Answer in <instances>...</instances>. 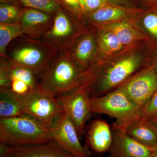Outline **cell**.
I'll use <instances>...</instances> for the list:
<instances>
[{"label": "cell", "instance_id": "cell-1", "mask_svg": "<svg viewBox=\"0 0 157 157\" xmlns=\"http://www.w3.org/2000/svg\"><path fill=\"white\" fill-rule=\"evenodd\" d=\"M89 70L82 71L70 59L68 53L59 54L38 77L39 86L57 97L84 85Z\"/></svg>", "mask_w": 157, "mask_h": 157}, {"label": "cell", "instance_id": "cell-2", "mask_svg": "<svg viewBox=\"0 0 157 157\" xmlns=\"http://www.w3.org/2000/svg\"><path fill=\"white\" fill-rule=\"evenodd\" d=\"M52 140L50 128L31 116L21 114L0 118V144L20 146Z\"/></svg>", "mask_w": 157, "mask_h": 157}, {"label": "cell", "instance_id": "cell-3", "mask_svg": "<svg viewBox=\"0 0 157 157\" xmlns=\"http://www.w3.org/2000/svg\"><path fill=\"white\" fill-rule=\"evenodd\" d=\"M58 54L42 39L24 36L9 44L6 58L12 63L31 70L38 77Z\"/></svg>", "mask_w": 157, "mask_h": 157}, {"label": "cell", "instance_id": "cell-4", "mask_svg": "<svg viewBox=\"0 0 157 157\" xmlns=\"http://www.w3.org/2000/svg\"><path fill=\"white\" fill-rule=\"evenodd\" d=\"M92 113H103L114 118L113 128L124 130L142 118L141 108L129 98L121 87L110 92L91 98Z\"/></svg>", "mask_w": 157, "mask_h": 157}, {"label": "cell", "instance_id": "cell-5", "mask_svg": "<svg viewBox=\"0 0 157 157\" xmlns=\"http://www.w3.org/2000/svg\"><path fill=\"white\" fill-rule=\"evenodd\" d=\"M81 18L61 6L54 15L52 25L42 39L59 54L68 53L84 33L79 23Z\"/></svg>", "mask_w": 157, "mask_h": 157}, {"label": "cell", "instance_id": "cell-6", "mask_svg": "<svg viewBox=\"0 0 157 157\" xmlns=\"http://www.w3.org/2000/svg\"><path fill=\"white\" fill-rule=\"evenodd\" d=\"M17 96L22 114L33 117L48 128L64 113L56 97L40 86L25 95Z\"/></svg>", "mask_w": 157, "mask_h": 157}, {"label": "cell", "instance_id": "cell-7", "mask_svg": "<svg viewBox=\"0 0 157 157\" xmlns=\"http://www.w3.org/2000/svg\"><path fill=\"white\" fill-rule=\"evenodd\" d=\"M39 86L38 77L31 70L0 57V88L9 89L16 95L22 96Z\"/></svg>", "mask_w": 157, "mask_h": 157}, {"label": "cell", "instance_id": "cell-8", "mask_svg": "<svg viewBox=\"0 0 157 157\" xmlns=\"http://www.w3.org/2000/svg\"><path fill=\"white\" fill-rule=\"evenodd\" d=\"M57 98L64 112L75 125L78 135H82L86 124L92 113L91 98L87 87L82 86Z\"/></svg>", "mask_w": 157, "mask_h": 157}, {"label": "cell", "instance_id": "cell-9", "mask_svg": "<svg viewBox=\"0 0 157 157\" xmlns=\"http://www.w3.org/2000/svg\"><path fill=\"white\" fill-rule=\"evenodd\" d=\"M49 128L54 141L65 151L74 157H90L88 147L82 145L75 125L65 113Z\"/></svg>", "mask_w": 157, "mask_h": 157}, {"label": "cell", "instance_id": "cell-10", "mask_svg": "<svg viewBox=\"0 0 157 157\" xmlns=\"http://www.w3.org/2000/svg\"><path fill=\"white\" fill-rule=\"evenodd\" d=\"M120 87L142 108L157 92V73L154 69H148L132 77Z\"/></svg>", "mask_w": 157, "mask_h": 157}, {"label": "cell", "instance_id": "cell-11", "mask_svg": "<svg viewBox=\"0 0 157 157\" xmlns=\"http://www.w3.org/2000/svg\"><path fill=\"white\" fill-rule=\"evenodd\" d=\"M0 157H74L52 140L48 143L20 146L0 144Z\"/></svg>", "mask_w": 157, "mask_h": 157}, {"label": "cell", "instance_id": "cell-12", "mask_svg": "<svg viewBox=\"0 0 157 157\" xmlns=\"http://www.w3.org/2000/svg\"><path fill=\"white\" fill-rule=\"evenodd\" d=\"M98 53L97 35L92 32L82 34L68 52L73 63L84 72L92 69L91 65Z\"/></svg>", "mask_w": 157, "mask_h": 157}, {"label": "cell", "instance_id": "cell-13", "mask_svg": "<svg viewBox=\"0 0 157 157\" xmlns=\"http://www.w3.org/2000/svg\"><path fill=\"white\" fill-rule=\"evenodd\" d=\"M54 15L39 9L25 8L19 22L24 35L32 39H42L52 25Z\"/></svg>", "mask_w": 157, "mask_h": 157}, {"label": "cell", "instance_id": "cell-14", "mask_svg": "<svg viewBox=\"0 0 157 157\" xmlns=\"http://www.w3.org/2000/svg\"><path fill=\"white\" fill-rule=\"evenodd\" d=\"M109 157H150L152 151L129 136L123 130L113 128Z\"/></svg>", "mask_w": 157, "mask_h": 157}, {"label": "cell", "instance_id": "cell-15", "mask_svg": "<svg viewBox=\"0 0 157 157\" xmlns=\"http://www.w3.org/2000/svg\"><path fill=\"white\" fill-rule=\"evenodd\" d=\"M88 145L94 151L101 153L109 151L113 142V133L109 125L104 121H93L88 131Z\"/></svg>", "mask_w": 157, "mask_h": 157}, {"label": "cell", "instance_id": "cell-16", "mask_svg": "<svg viewBox=\"0 0 157 157\" xmlns=\"http://www.w3.org/2000/svg\"><path fill=\"white\" fill-rule=\"evenodd\" d=\"M123 131L136 141L151 149L156 143L157 129L145 118L134 122Z\"/></svg>", "mask_w": 157, "mask_h": 157}, {"label": "cell", "instance_id": "cell-17", "mask_svg": "<svg viewBox=\"0 0 157 157\" xmlns=\"http://www.w3.org/2000/svg\"><path fill=\"white\" fill-rule=\"evenodd\" d=\"M96 29L109 31L115 34L124 45H131L142 39V35L128 23L118 21L95 26Z\"/></svg>", "mask_w": 157, "mask_h": 157}, {"label": "cell", "instance_id": "cell-18", "mask_svg": "<svg viewBox=\"0 0 157 157\" xmlns=\"http://www.w3.org/2000/svg\"><path fill=\"white\" fill-rule=\"evenodd\" d=\"M132 11V10L123 7L109 6L84 14V17L95 26L98 25L122 19L130 14Z\"/></svg>", "mask_w": 157, "mask_h": 157}, {"label": "cell", "instance_id": "cell-19", "mask_svg": "<svg viewBox=\"0 0 157 157\" xmlns=\"http://www.w3.org/2000/svg\"><path fill=\"white\" fill-rule=\"evenodd\" d=\"M18 96L9 89L0 88V118L21 115Z\"/></svg>", "mask_w": 157, "mask_h": 157}, {"label": "cell", "instance_id": "cell-20", "mask_svg": "<svg viewBox=\"0 0 157 157\" xmlns=\"http://www.w3.org/2000/svg\"><path fill=\"white\" fill-rule=\"evenodd\" d=\"M97 29L98 53L103 55H109L119 51L123 48L124 45L113 33L104 30Z\"/></svg>", "mask_w": 157, "mask_h": 157}, {"label": "cell", "instance_id": "cell-21", "mask_svg": "<svg viewBox=\"0 0 157 157\" xmlns=\"http://www.w3.org/2000/svg\"><path fill=\"white\" fill-rule=\"evenodd\" d=\"M19 23H0V57L6 58L9 44L17 37L24 36Z\"/></svg>", "mask_w": 157, "mask_h": 157}, {"label": "cell", "instance_id": "cell-22", "mask_svg": "<svg viewBox=\"0 0 157 157\" xmlns=\"http://www.w3.org/2000/svg\"><path fill=\"white\" fill-rule=\"evenodd\" d=\"M25 7L18 2H0V23H16L19 22Z\"/></svg>", "mask_w": 157, "mask_h": 157}, {"label": "cell", "instance_id": "cell-23", "mask_svg": "<svg viewBox=\"0 0 157 157\" xmlns=\"http://www.w3.org/2000/svg\"><path fill=\"white\" fill-rule=\"evenodd\" d=\"M24 7L54 14L61 7L57 0H16Z\"/></svg>", "mask_w": 157, "mask_h": 157}, {"label": "cell", "instance_id": "cell-24", "mask_svg": "<svg viewBox=\"0 0 157 157\" xmlns=\"http://www.w3.org/2000/svg\"><path fill=\"white\" fill-rule=\"evenodd\" d=\"M79 3L83 15L104 7L116 6L107 0H79Z\"/></svg>", "mask_w": 157, "mask_h": 157}, {"label": "cell", "instance_id": "cell-25", "mask_svg": "<svg viewBox=\"0 0 157 157\" xmlns=\"http://www.w3.org/2000/svg\"><path fill=\"white\" fill-rule=\"evenodd\" d=\"M61 6L79 17H84L79 6V0H57Z\"/></svg>", "mask_w": 157, "mask_h": 157}, {"label": "cell", "instance_id": "cell-26", "mask_svg": "<svg viewBox=\"0 0 157 157\" xmlns=\"http://www.w3.org/2000/svg\"><path fill=\"white\" fill-rule=\"evenodd\" d=\"M142 117L147 118L157 115V92L141 108Z\"/></svg>", "mask_w": 157, "mask_h": 157}, {"label": "cell", "instance_id": "cell-27", "mask_svg": "<svg viewBox=\"0 0 157 157\" xmlns=\"http://www.w3.org/2000/svg\"><path fill=\"white\" fill-rule=\"evenodd\" d=\"M143 23L145 28L157 38V14L154 13L147 14L144 18Z\"/></svg>", "mask_w": 157, "mask_h": 157}, {"label": "cell", "instance_id": "cell-28", "mask_svg": "<svg viewBox=\"0 0 157 157\" xmlns=\"http://www.w3.org/2000/svg\"><path fill=\"white\" fill-rule=\"evenodd\" d=\"M109 2L112 3L116 6L125 5L128 4L129 0H107Z\"/></svg>", "mask_w": 157, "mask_h": 157}, {"label": "cell", "instance_id": "cell-29", "mask_svg": "<svg viewBox=\"0 0 157 157\" xmlns=\"http://www.w3.org/2000/svg\"><path fill=\"white\" fill-rule=\"evenodd\" d=\"M146 119L150 123L157 129V115Z\"/></svg>", "mask_w": 157, "mask_h": 157}, {"label": "cell", "instance_id": "cell-30", "mask_svg": "<svg viewBox=\"0 0 157 157\" xmlns=\"http://www.w3.org/2000/svg\"><path fill=\"white\" fill-rule=\"evenodd\" d=\"M151 149L152 151H157V141L154 146L152 147Z\"/></svg>", "mask_w": 157, "mask_h": 157}, {"label": "cell", "instance_id": "cell-31", "mask_svg": "<svg viewBox=\"0 0 157 157\" xmlns=\"http://www.w3.org/2000/svg\"><path fill=\"white\" fill-rule=\"evenodd\" d=\"M150 157H157V151H153Z\"/></svg>", "mask_w": 157, "mask_h": 157}, {"label": "cell", "instance_id": "cell-32", "mask_svg": "<svg viewBox=\"0 0 157 157\" xmlns=\"http://www.w3.org/2000/svg\"><path fill=\"white\" fill-rule=\"evenodd\" d=\"M151 1H157V0H151Z\"/></svg>", "mask_w": 157, "mask_h": 157}, {"label": "cell", "instance_id": "cell-33", "mask_svg": "<svg viewBox=\"0 0 157 157\" xmlns=\"http://www.w3.org/2000/svg\"><path fill=\"white\" fill-rule=\"evenodd\" d=\"M155 71H156V70H155ZM156 73H157V70H156Z\"/></svg>", "mask_w": 157, "mask_h": 157}]
</instances>
